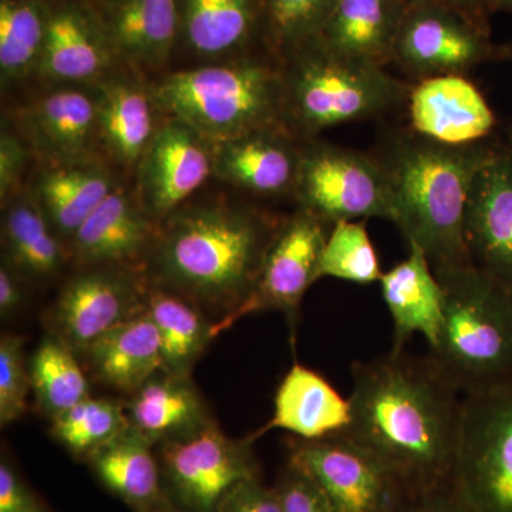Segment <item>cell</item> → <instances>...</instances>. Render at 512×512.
<instances>
[{"mask_svg": "<svg viewBox=\"0 0 512 512\" xmlns=\"http://www.w3.org/2000/svg\"><path fill=\"white\" fill-rule=\"evenodd\" d=\"M352 423L345 436L377 458L409 495L448 490L463 393L429 355L390 350L350 367Z\"/></svg>", "mask_w": 512, "mask_h": 512, "instance_id": "obj_1", "label": "cell"}, {"mask_svg": "<svg viewBox=\"0 0 512 512\" xmlns=\"http://www.w3.org/2000/svg\"><path fill=\"white\" fill-rule=\"evenodd\" d=\"M276 228L258 212L229 205L175 212L150 249L148 281L220 315L215 335L251 295Z\"/></svg>", "mask_w": 512, "mask_h": 512, "instance_id": "obj_2", "label": "cell"}, {"mask_svg": "<svg viewBox=\"0 0 512 512\" xmlns=\"http://www.w3.org/2000/svg\"><path fill=\"white\" fill-rule=\"evenodd\" d=\"M501 146L453 147L406 130L384 140L377 160L386 173L392 222L407 245L423 249L434 272L471 264L466 221L471 188Z\"/></svg>", "mask_w": 512, "mask_h": 512, "instance_id": "obj_3", "label": "cell"}, {"mask_svg": "<svg viewBox=\"0 0 512 512\" xmlns=\"http://www.w3.org/2000/svg\"><path fill=\"white\" fill-rule=\"evenodd\" d=\"M434 274L444 318L433 362L463 396L512 383V288L473 262Z\"/></svg>", "mask_w": 512, "mask_h": 512, "instance_id": "obj_4", "label": "cell"}, {"mask_svg": "<svg viewBox=\"0 0 512 512\" xmlns=\"http://www.w3.org/2000/svg\"><path fill=\"white\" fill-rule=\"evenodd\" d=\"M157 109L215 146L284 124L282 66L241 59L165 76L150 90Z\"/></svg>", "mask_w": 512, "mask_h": 512, "instance_id": "obj_5", "label": "cell"}, {"mask_svg": "<svg viewBox=\"0 0 512 512\" xmlns=\"http://www.w3.org/2000/svg\"><path fill=\"white\" fill-rule=\"evenodd\" d=\"M282 60L284 124L306 140L393 113L406 104L412 87L386 67L342 59L312 43Z\"/></svg>", "mask_w": 512, "mask_h": 512, "instance_id": "obj_6", "label": "cell"}, {"mask_svg": "<svg viewBox=\"0 0 512 512\" xmlns=\"http://www.w3.org/2000/svg\"><path fill=\"white\" fill-rule=\"evenodd\" d=\"M448 491L471 512H512V383L464 394Z\"/></svg>", "mask_w": 512, "mask_h": 512, "instance_id": "obj_7", "label": "cell"}, {"mask_svg": "<svg viewBox=\"0 0 512 512\" xmlns=\"http://www.w3.org/2000/svg\"><path fill=\"white\" fill-rule=\"evenodd\" d=\"M293 197L329 225L370 218L392 221L389 183L379 160L315 138L302 144Z\"/></svg>", "mask_w": 512, "mask_h": 512, "instance_id": "obj_8", "label": "cell"}, {"mask_svg": "<svg viewBox=\"0 0 512 512\" xmlns=\"http://www.w3.org/2000/svg\"><path fill=\"white\" fill-rule=\"evenodd\" d=\"M254 436L232 439L212 423L156 447L165 490L177 512H215L229 491L261 478Z\"/></svg>", "mask_w": 512, "mask_h": 512, "instance_id": "obj_9", "label": "cell"}, {"mask_svg": "<svg viewBox=\"0 0 512 512\" xmlns=\"http://www.w3.org/2000/svg\"><path fill=\"white\" fill-rule=\"evenodd\" d=\"M503 60L490 26L440 6H406L392 63L413 83L439 76H467L480 64Z\"/></svg>", "mask_w": 512, "mask_h": 512, "instance_id": "obj_10", "label": "cell"}, {"mask_svg": "<svg viewBox=\"0 0 512 512\" xmlns=\"http://www.w3.org/2000/svg\"><path fill=\"white\" fill-rule=\"evenodd\" d=\"M332 225L299 207L276 228L258 278L244 305L215 330V336L252 313L281 312L295 329L308 289L320 279V259Z\"/></svg>", "mask_w": 512, "mask_h": 512, "instance_id": "obj_11", "label": "cell"}, {"mask_svg": "<svg viewBox=\"0 0 512 512\" xmlns=\"http://www.w3.org/2000/svg\"><path fill=\"white\" fill-rule=\"evenodd\" d=\"M288 461L318 484L336 512H399L409 497L377 458L345 434L292 439Z\"/></svg>", "mask_w": 512, "mask_h": 512, "instance_id": "obj_12", "label": "cell"}, {"mask_svg": "<svg viewBox=\"0 0 512 512\" xmlns=\"http://www.w3.org/2000/svg\"><path fill=\"white\" fill-rule=\"evenodd\" d=\"M147 274L127 266H94L72 276L53 305L52 332L77 353L146 312Z\"/></svg>", "mask_w": 512, "mask_h": 512, "instance_id": "obj_13", "label": "cell"}, {"mask_svg": "<svg viewBox=\"0 0 512 512\" xmlns=\"http://www.w3.org/2000/svg\"><path fill=\"white\" fill-rule=\"evenodd\" d=\"M138 167V201L154 221H164L214 174V154L200 134L168 119Z\"/></svg>", "mask_w": 512, "mask_h": 512, "instance_id": "obj_14", "label": "cell"}, {"mask_svg": "<svg viewBox=\"0 0 512 512\" xmlns=\"http://www.w3.org/2000/svg\"><path fill=\"white\" fill-rule=\"evenodd\" d=\"M409 130L444 146L466 147L494 136L497 117L466 76L412 82L406 101Z\"/></svg>", "mask_w": 512, "mask_h": 512, "instance_id": "obj_15", "label": "cell"}, {"mask_svg": "<svg viewBox=\"0 0 512 512\" xmlns=\"http://www.w3.org/2000/svg\"><path fill=\"white\" fill-rule=\"evenodd\" d=\"M466 235L471 262L512 288V154L505 146L477 174Z\"/></svg>", "mask_w": 512, "mask_h": 512, "instance_id": "obj_16", "label": "cell"}, {"mask_svg": "<svg viewBox=\"0 0 512 512\" xmlns=\"http://www.w3.org/2000/svg\"><path fill=\"white\" fill-rule=\"evenodd\" d=\"M301 150L285 126L254 131L212 146L214 174L259 197L293 195Z\"/></svg>", "mask_w": 512, "mask_h": 512, "instance_id": "obj_17", "label": "cell"}, {"mask_svg": "<svg viewBox=\"0 0 512 512\" xmlns=\"http://www.w3.org/2000/svg\"><path fill=\"white\" fill-rule=\"evenodd\" d=\"M154 222L140 201L116 187L74 232L70 254L83 268H134L156 241Z\"/></svg>", "mask_w": 512, "mask_h": 512, "instance_id": "obj_18", "label": "cell"}, {"mask_svg": "<svg viewBox=\"0 0 512 512\" xmlns=\"http://www.w3.org/2000/svg\"><path fill=\"white\" fill-rule=\"evenodd\" d=\"M404 10L403 0H335L311 43L352 62L389 66Z\"/></svg>", "mask_w": 512, "mask_h": 512, "instance_id": "obj_19", "label": "cell"}, {"mask_svg": "<svg viewBox=\"0 0 512 512\" xmlns=\"http://www.w3.org/2000/svg\"><path fill=\"white\" fill-rule=\"evenodd\" d=\"M352 423V403L322 375L302 365H293L279 383L274 414L252 436L275 429L288 431L295 439L313 441L345 433Z\"/></svg>", "mask_w": 512, "mask_h": 512, "instance_id": "obj_20", "label": "cell"}, {"mask_svg": "<svg viewBox=\"0 0 512 512\" xmlns=\"http://www.w3.org/2000/svg\"><path fill=\"white\" fill-rule=\"evenodd\" d=\"M400 264L383 272L379 285L393 322V348L406 349L416 333L433 348L444 318V292L423 249L407 245Z\"/></svg>", "mask_w": 512, "mask_h": 512, "instance_id": "obj_21", "label": "cell"}, {"mask_svg": "<svg viewBox=\"0 0 512 512\" xmlns=\"http://www.w3.org/2000/svg\"><path fill=\"white\" fill-rule=\"evenodd\" d=\"M86 464L131 512H177L165 490L156 446L133 427L97 450Z\"/></svg>", "mask_w": 512, "mask_h": 512, "instance_id": "obj_22", "label": "cell"}, {"mask_svg": "<svg viewBox=\"0 0 512 512\" xmlns=\"http://www.w3.org/2000/svg\"><path fill=\"white\" fill-rule=\"evenodd\" d=\"M26 134L30 144L53 165L89 163L97 133V96L60 87L47 93L26 110Z\"/></svg>", "mask_w": 512, "mask_h": 512, "instance_id": "obj_23", "label": "cell"}, {"mask_svg": "<svg viewBox=\"0 0 512 512\" xmlns=\"http://www.w3.org/2000/svg\"><path fill=\"white\" fill-rule=\"evenodd\" d=\"M124 406L130 426L156 447L215 423L191 376L171 375L164 370L128 394Z\"/></svg>", "mask_w": 512, "mask_h": 512, "instance_id": "obj_24", "label": "cell"}, {"mask_svg": "<svg viewBox=\"0 0 512 512\" xmlns=\"http://www.w3.org/2000/svg\"><path fill=\"white\" fill-rule=\"evenodd\" d=\"M111 50L106 30L83 10L67 6L47 15L37 72L57 83L93 82L109 67Z\"/></svg>", "mask_w": 512, "mask_h": 512, "instance_id": "obj_25", "label": "cell"}, {"mask_svg": "<svg viewBox=\"0 0 512 512\" xmlns=\"http://www.w3.org/2000/svg\"><path fill=\"white\" fill-rule=\"evenodd\" d=\"M79 357L94 380L124 394L136 392L163 370L160 338L147 312L117 326Z\"/></svg>", "mask_w": 512, "mask_h": 512, "instance_id": "obj_26", "label": "cell"}, {"mask_svg": "<svg viewBox=\"0 0 512 512\" xmlns=\"http://www.w3.org/2000/svg\"><path fill=\"white\" fill-rule=\"evenodd\" d=\"M2 242L3 262L32 281L59 274L69 255L32 192L16 194L6 202Z\"/></svg>", "mask_w": 512, "mask_h": 512, "instance_id": "obj_27", "label": "cell"}, {"mask_svg": "<svg viewBox=\"0 0 512 512\" xmlns=\"http://www.w3.org/2000/svg\"><path fill=\"white\" fill-rule=\"evenodd\" d=\"M178 20L175 0H109L104 30L121 56L157 66L170 56Z\"/></svg>", "mask_w": 512, "mask_h": 512, "instance_id": "obj_28", "label": "cell"}, {"mask_svg": "<svg viewBox=\"0 0 512 512\" xmlns=\"http://www.w3.org/2000/svg\"><path fill=\"white\" fill-rule=\"evenodd\" d=\"M97 96V136L120 164L140 163L156 134L157 109L150 90L138 83L114 80L100 84Z\"/></svg>", "mask_w": 512, "mask_h": 512, "instance_id": "obj_29", "label": "cell"}, {"mask_svg": "<svg viewBox=\"0 0 512 512\" xmlns=\"http://www.w3.org/2000/svg\"><path fill=\"white\" fill-rule=\"evenodd\" d=\"M116 187L111 175L97 165H53L39 178L32 194L59 237L70 241Z\"/></svg>", "mask_w": 512, "mask_h": 512, "instance_id": "obj_30", "label": "cell"}, {"mask_svg": "<svg viewBox=\"0 0 512 512\" xmlns=\"http://www.w3.org/2000/svg\"><path fill=\"white\" fill-rule=\"evenodd\" d=\"M146 312L157 328L164 372L191 376L192 367L215 339L214 320L195 303L153 284Z\"/></svg>", "mask_w": 512, "mask_h": 512, "instance_id": "obj_31", "label": "cell"}, {"mask_svg": "<svg viewBox=\"0 0 512 512\" xmlns=\"http://www.w3.org/2000/svg\"><path fill=\"white\" fill-rule=\"evenodd\" d=\"M264 18L262 0H183L188 45L202 56H220L247 45Z\"/></svg>", "mask_w": 512, "mask_h": 512, "instance_id": "obj_32", "label": "cell"}, {"mask_svg": "<svg viewBox=\"0 0 512 512\" xmlns=\"http://www.w3.org/2000/svg\"><path fill=\"white\" fill-rule=\"evenodd\" d=\"M29 370L37 406L50 421L90 396L79 355L52 330L30 356Z\"/></svg>", "mask_w": 512, "mask_h": 512, "instance_id": "obj_33", "label": "cell"}, {"mask_svg": "<svg viewBox=\"0 0 512 512\" xmlns=\"http://www.w3.org/2000/svg\"><path fill=\"white\" fill-rule=\"evenodd\" d=\"M130 427L124 402L107 397H86L52 420L53 439L74 458H87Z\"/></svg>", "mask_w": 512, "mask_h": 512, "instance_id": "obj_34", "label": "cell"}, {"mask_svg": "<svg viewBox=\"0 0 512 512\" xmlns=\"http://www.w3.org/2000/svg\"><path fill=\"white\" fill-rule=\"evenodd\" d=\"M47 15L33 0H2L0 5V73L2 83L19 82L37 70Z\"/></svg>", "mask_w": 512, "mask_h": 512, "instance_id": "obj_35", "label": "cell"}, {"mask_svg": "<svg viewBox=\"0 0 512 512\" xmlns=\"http://www.w3.org/2000/svg\"><path fill=\"white\" fill-rule=\"evenodd\" d=\"M382 275L366 221H339L332 225L320 259V278L370 285L379 284Z\"/></svg>", "mask_w": 512, "mask_h": 512, "instance_id": "obj_36", "label": "cell"}, {"mask_svg": "<svg viewBox=\"0 0 512 512\" xmlns=\"http://www.w3.org/2000/svg\"><path fill=\"white\" fill-rule=\"evenodd\" d=\"M335 0H262L269 39L282 59L318 35Z\"/></svg>", "mask_w": 512, "mask_h": 512, "instance_id": "obj_37", "label": "cell"}, {"mask_svg": "<svg viewBox=\"0 0 512 512\" xmlns=\"http://www.w3.org/2000/svg\"><path fill=\"white\" fill-rule=\"evenodd\" d=\"M32 392L29 359L25 355V339L18 335L0 338V424L15 423L28 412Z\"/></svg>", "mask_w": 512, "mask_h": 512, "instance_id": "obj_38", "label": "cell"}, {"mask_svg": "<svg viewBox=\"0 0 512 512\" xmlns=\"http://www.w3.org/2000/svg\"><path fill=\"white\" fill-rule=\"evenodd\" d=\"M275 488L281 498L282 512H336L318 484L289 461Z\"/></svg>", "mask_w": 512, "mask_h": 512, "instance_id": "obj_39", "label": "cell"}, {"mask_svg": "<svg viewBox=\"0 0 512 512\" xmlns=\"http://www.w3.org/2000/svg\"><path fill=\"white\" fill-rule=\"evenodd\" d=\"M0 512H55L5 454L0 460Z\"/></svg>", "mask_w": 512, "mask_h": 512, "instance_id": "obj_40", "label": "cell"}, {"mask_svg": "<svg viewBox=\"0 0 512 512\" xmlns=\"http://www.w3.org/2000/svg\"><path fill=\"white\" fill-rule=\"evenodd\" d=\"M215 512H282V504L275 485L254 478L229 491Z\"/></svg>", "mask_w": 512, "mask_h": 512, "instance_id": "obj_41", "label": "cell"}, {"mask_svg": "<svg viewBox=\"0 0 512 512\" xmlns=\"http://www.w3.org/2000/svg\"><path fill=\"white\" fill-rule=\"evenodd\" d=\"M28 161V148L19 138L3 131L0 137V197L8 202L18 192L20 178Z\"/></svg>", "mask_w": 512, "mask_h": 512, "instance_id": "obj_42", "label": "cell"}, {"mask_svg": "<svg viewBox=\"0 0 512 512\" xmlns=\"http://www.w3.org/2000/svg\"><path fill=\"white\" fill-rule=\"evenodd\" d=\"M399 512H471L448 490L409 495Z\"/></svg>", "mask_w": 512, "mask_h": 512, "instance_id": "obj_43", "label": "cell"}, {"mask_svg": "<svg viewBox=\"0 0 512 512\" xmlns=\"http://www.w3.org/2000/svg\"><path fill=\"white\" fill-rule=\"evenodd\" d=\"M22 276L10 268L6 262L0 266V316L9 319L22 308L23 293Z\"/></svg>", "mask_w": 512, "mask_h": 512, "instance_id": "obj_44", "label": "cell"}, {"mask_svg": "<svg viewBox=\"0 0 512 512\" xmlns=\"http://www.w3.org/2000/svg\"><path fill=\"white\" fill-rule=\"evenodd\" d=\"M406 6L431 5L456 10L468 19L490 26V15L485 0H403Z\"/></svg>", "mask_w": 512, "mask_h": 512, "instance_id": "obj_45", "label": "cell"}, {"mask_svg": "<svg viewBox=\"0 0 512 512\" xmlns=\"http://www.w3.org/2000/svg\"><path fill=\"white\" fill-rule=\"evenodd\" d=\"M488 12H505L512 15V0H485Z\"/></svg>", "mask_w": 512, "mask_h": 512, "instance_id": "obj_46", "label": "cell"}, {"mask_svg": "<svg viewBox=\"0 0 512 512\" xmlns=\"http://www.w3.org/2000/svg\"><path fill=\"white\" fill-rule=\"evenodd\" d=\"M501 53H503V60H511L512 62V40L507 45L501 46Z\"/></svg>", "mask_w": 512, "mask_h": 512, "instance_id": "obj_47", "label": "cell"}, {"mask_svg": "<svg viewBox=\"0 0 512 512\" xmlns=\"http://www.w3.org/2000/svg\"><path fill=\"white\" fill-rule=\"evenodd\" d=\"M505 147H507V150L512 154V121L507 128V144H505Z\"/></svg>", "mask_w": 512, "mask_h": 512, "instance_id": "obj_48", "label": "cell"}]
</instances>
